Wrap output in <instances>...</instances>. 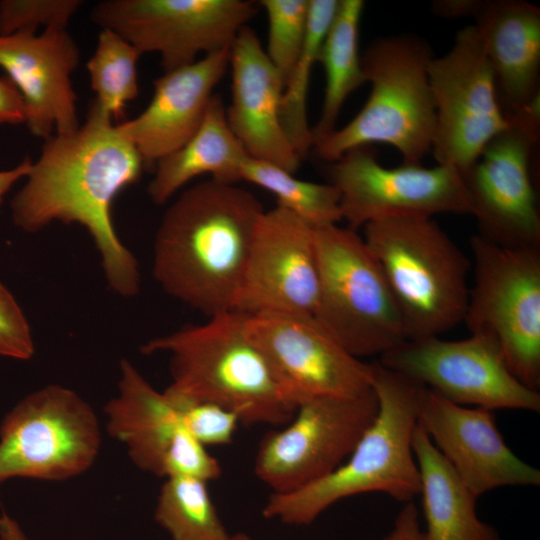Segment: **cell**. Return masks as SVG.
<instances>
[{"label":"cell","instance_id":"ffe728a7","mask_svg":"<svg viewBox=\"0 0 540 540\" xmlns=\"http://www.w3.org/2000/svg\"><path fill=\"white\" fill-rule=\"evenodd\" d=\"M232 102L226 108L227 124L245 152L290 173L301 158L280 122L283 81L256 32L244 26L230 47Z\"/></svg>","mask_w":540,"mask_h":540},{"label":"cell","instance_id":"44dd1931","mask_svg":"<svg viewBox=\"0 0 540 540\" xmlns=\"http://www.w3.org/2000/svg\"><path fill=\"white\" fill-rule=\"evenodd\" d=\"M230 48L157 78L154 94L137 117L117 124L135 146L145 170L180 149L200 127L213 90L229 66Z\"/></svg>","mask_w":540,"mask_h":540},{"label":"cell","instance_id":"603a6c76","mask_svg":"<svg viewBox=\"0 0 540 540\" xmlns=\"http://www.w3.org/2000/svg\"><path fill=\"white\" fill-rule=\"evenodd\" d=\"M119 369L118 393L104 407L107 432L125 445L134 465L162 477L164 456L182 425L177 408L129 360Z\"/></svg>","mask_w":540,"mask_h":540},{"label":"cell","instance_id":"4dcf8cb0","mask_svg":"<svg viewBox=\"0 0 540 540\" xmlns=\"http://www.w3.org/2000/svg\"><path fill=\"white\" fill-rule=\"evenodd\" d=\"M268 19L265 53L285 83L303 48L309 0H262Z\"/></svg>","mask_w":540,"mask_h":540},{"label":"cell","instance_id":"f1b7e54d","mask_svg":"<svg viewBox=\"0 0 540 540\" xmlns=\"http://www.w3.org/2000/svg\"><path fill=\"white\" fill-rule=\"evenodd\" d=\"M238 179L271 192L277 198V205L314 227L342 220L340 194L331 183L301 180L293 173L250 156L242 161Z\"/></svg>","mask_w":540,"mask_h":540},{"label":"cell","instance_id":"3957f363","mask_svg":"<svg viewBox=\"0 0 540 540\" xmlns=\"http://www.w3.org/2000/svg\"><path fill=\"white\" fill-rule=\"evenodd\" d=\"M247 316L236 310L220 313L153 338L140 350L168 354L172 381L167 392L217 404L245 425H285L298 406L249 336Z\"/></svg>","mask_w":540,"mask_h":540},{"label":"cell","instance_id":"d6986e66","mask_svg":"<svg viewBox=\"0 0 540 540\" xmlns=\"http://www.w3.org/2000/svg\"><path fill=\"white\" fill-rule=\"evenodd\" d=\"M79 49L66 28L0 35V67L19 90L29 131L44 140L79 128L71 75Z\"/></svg>","mask_w":540,"mask_h":540},{"label":"cell","instance_id":"d4e9b609","mask_svg":"<svg viewBox=\"0 0 540 540\" xmlns=\"http://www.w3.org/2000/svg\"><path fill=\"white\" fill-rule=\"evenodd\" d=\"M249 156L226 120V108L213 95L195 134L180 149L161 159L148 186L151 200L165 204L189 181L210 174L217 181L235 184L242 161Z\"/></svg>","mask_w":540,"mask_h":540},{"label":"cell","instance_id":"6da1fadb","mask_svg":"<svg viewBox=\"0 0 540 540\" xmlns=\"http://www.w3.org/2000/svg\"><path fill=\"white\" fill-rule=\"evenodd\" d=\"M143 170L135 146L93 100L83 125L45 140L11 201L13 223L29 233L55 221L81 225L93 239L109 288L133 297L140 290L139 265L116 233L111 207Z\"/></svg>","mask_w":540,"mask_h":540},{"label":"cell","instance_id":"60d3db41","mask_svg":"<svg viewBox=\"0 0 540 540\" xmlns=\"http://www.w3.org/2000/svg\"><path fill=\"white\" fill-rule=\"evenodd\" d=\"M229 540H252V539L247 534L236 533V534L230 535Z\"/></svg>","mask_w":540,"mask_h":540},{"label":"cell","instance_id":"9a60e30c","mask_svg":"<svg viewBox=\"0 0 540 540\" xmlns=\"http://www.w3.org/2000/svg\"><path fill=\"white\" fill-rule=\"evenodd\" d=\"M329 174L340 194L342 220L355 231L382 219L471 214L463 177L447 167L386 168L370 146H360L331 162Z\"/></svg>","mask_w":540,"mask_h":540},{"label":"cell","instance_id":"484cf974","mask_svg":"<svg viewBox=\"0 0 540 540\" xmlns=\"http://www.w3.org/2000/svg\"><path fill=\"white\" fill-rule=\"evenodd\" d=\"M364 6L362 0H339L322 44L318 62L323 65L326 85L320 118L311 128L313 145L336 130L344 102L366 82L358 50Z\"/></svg>","mask_w":540,"mask_h":540},{"label":"cell","instance_id":"7c38bea8","mask_svg":"<svg viewBox=\"0 0 540 540\" xmlns=\"http://www.w3.org/2000/svg\"><path fill=\"white\" fill-rule=\"evenodd\" d=\"M540 102L506 116L508 126L484 147L463 177L478 235L508 247H540V214L532 161Z\"/></svg>","mask_w":540,"mask_h":540},{"label":"cell","instance_id":"e0dca14e","mask_svg":"<svg viewBox=\"0 0 540 540\" xmlns=\"http://www.w3.org/2000/svg\"><path fill=\"white\" fill-rule=\"evenodd\" d=\"M319 292L315 228L277 205L262 214L236 311L313 315Z\"/></svg>","mask_w":540,"mask_h":540},{"label":"cell","instance_id":"83f0119b","mask_svg":"<svg viewBox=\"0 0 540 540\" xmlns=\"http://www.w3.org/2000/svg\"><path fill=\"white\" fill-rule=\"evenodd\" d=\"M154 519L170 540H229L207 483L186 477L165 478Z\"/></svg>","mask_w":540,"mask_h":540},{"label":"cell","instance_id":"8992f818","mask_svg":"<svg viewBox=\"0 0 540 540\" xmlns=\"http://www.w3.org/2000/svg\"><path fill=\"white\" fill-rule=\"evenodd\" d=\"M407 340L440 336L463 322L471 260L433 218H390L364 226Z\"/></svg>","mask_w":540,"mask_h":540},{"label":"cell","instance_id":"f546056e","mask_svg":"<svg viewBox=\"0 0 540 540\" xmlns=\"http://www.w3.org/2000/svg\"><path fill=\"white\" fill-rule=\"evenodd\" d=\"M140 52L110 29H102L87 62L94 101L115 121L125 116L127 103L138 95L136 65Z\"/></svg>","mask_w":540,"mask_h":540},{"label":"cell","instance_id":"30bf717a","mask_svg":"<svg viewBox=\"0 0 540 540\" xmlns=\"http://www.w3.org/2000/svg\"><path fill=\"white\" fill-rule=\"evenodd\" d=\"M435 108L431 151L437 165L464 177L489 141L508 126L493 67L474 25L428 67Z\"/></svg>","mask_w":540,"mask_h":540},{"label":"cell","instance_id":"ba28073f","mask_svg":"<svg viewBox=\"0 0 540 540\" xmlns=\"http://www.w3.org/2000/svg\"><path fill=\"white\" fill-rule=\"evenodd\" d=\"M473 285L463 323L494 337L512 374L540 387V247H508L470 238Z\"/></svg>","mask_w":540,"mask_h":540},{"label":"cell","instance_id":"836d02e7","mask_svg":"<svg viewBox=\"0 0 540 540\" xmlns=\"http://www.w3.org/2000/svg\"><path fill=\"white\" fill-rule=\"evenodd\" d=\"M221 474L220 462L181 425L164 456L162 477H186L208 483Z\"/></svg>","mask_w":540,"mask_h":540},{"label":"cell","instance_id":"1f68e13d","mask_svg":"<svg viewBox=\"0 0 540 540\" xmlns=\"http://www.w3.org/2000/svg\"><path fill=\"white\" fill-rule=\"evenodd\" d=\"M81 4L79 0H2L0 35L36 33L39 26L66 28Z\"/></svg>","mask_w":540,"mask_h":540},{"label":"cell","instance_id":"52a82bcc","mask_svg":"<svg viewBox=\"0 0 540 540\" xmlns=\"http://www.w3.org/2000/svg\"><path fill=\"white\" fill-rule=\"evenodd\" d=\"M318 301L313 316L351 355H378L407 340L381 266L363 237L338 224L316 226Z\"/></svg>","mask_w":540,"mask_h":540},{"label":"cell","instance_id":"d6a6232c","mask_svg":"<svg viewBox=\"0 0 540 540\" xmlns=\"http://www.w3.org/2000/svg\"><path fill=\"white\" fill-rule=\"evenodd\" d=\"M177 408L184 428L203 445H226L233 440L238 416L217 404L188 400L164 390Z\"/></svg>","mask_w":540,"mask_h":540},{"label":"cell","instance_id":"7402d4cb","mask_svg":"<svg viewBox=\"0 0 540 540\" xmlns=\"http://www.w3.org/2000/svg\"><path fill=\"white\" fill-rule=\"evenodd\" d=\"M474 19L505 115L525 112L540 101L539 7L521 0H481Z\"/></svg>","mask_w":540,"mask_h":540},{"label":"cell","instance_id":"d590c367","mask_svg":"<svg viewBox=\"0 0 540 540\" xmlns=\"http://www.w3.org/2000/svg\"><path fill=\"white\" fill-rule=\"evenodd\" d=\"M25 123L23 98L6 76L0 77V126L20 125Z\"/></svg>","mask_w":540,"mask_h":540},{"label":"cell","instance_id":"ab89813d","mask_svg":"<svg viewBox=\"0 0 540 540\" xmlns=\"http://www.w3.org/2000/svg\"><path fill=\"white\" fill-rule=\"evenodd\" d=\"M0 540H29L19 523L6 512L0 515Z\"/></svg>","mask_w":540,"mask_h":540},{"label":"cell","instance_id":"9c48e42d","mask_svg":"<svg viewBox=\"0 0 540 540\" xmlns=\"http://www.w3.org/2000/svg\"><path fill=\"white\" fill-rule=\"evenodd\" d=\"M101 442L92 406L68 387L46 385L23 397L0 424V484L79 476L95 463Z\"/></svg>","mask_w":540,"mask_h":540},{"label":"cell","instance_id":"e575fe53","mask_svg":"<svg viewBox=\"0 0 540 540\" xmlns=\"http://www.w3.org/2000/svg\"><path fill=\"white\" fill-rule=\"evenodd\" d=\"M34 353L29 322L12 293L0 282V356L26 361Z\"/></svg>","mask_w":540,"mask_h":540},{"label":"cell","instance_id":"ac0fdd59","mask_svg":"<svg viewBox=\"0 0 540 540\" xmlns=\"http://www.w3.org/2000/svg\"><path fill=\"white\" fill-rule=\"evenodd\" d=\"M417 424L476 497L504 486H538L540 471L504 442L491 410L453 403L421 385Z\"/></svg>","mask_w":540,"mask_h":540},{"label":"cell","instance_id":"5bb4252c","mask_svg":"<svg viewBox=\"0 0 540 540\" xmlns=\"http://www.w3.org/2000/svg\"><path fill=\"white\" fill-rule=\"evenodd\" d=\"M245 0H106L91 18L131 43L140 54L156 52L165 72L205 55L230 48L255 15Z\"/></svg>","mask_w":540,"mask_h":540},{"label":"cell","instance_id":"4fadbf2b","mask_svg":"<svg viewBox=\"0 0 540 540\" xmlns=\"http://www.w3.org/2000/svg\"><path fill=\"white\" fill-rule=\"evenodd\" d=\"M377 361L459 405L540 411L539 391L512 374L488 333H470L461 340L440 336L405 340Z\"/></svg>","mask_w":540,"mask_h":540},{"label":"cell","instance_id":"2e32d148","mask_svg":"<svg viewBox=\"0 0 540 540\" xmlns=\"http://www.w3.org/2000/svg\"><path fill=\"white\" fill-rule=\"evenodd\" d=\"M246 328L297 406L314 397H353L373 388V363L348 353L313 315H248Z\"/></svg>","mask_w":540,"mask_h":540},{"label":"cell","instance_id":"8fae6325","mask_svg":"<svg viewBox=\"0 0 540 540\" xmlns=\"http://www.w3.org/2000/svg\"><path fill=\"white\" fill-rule=\"evenodd\" d=\"M371 390L353 397H314L300 403L285 427L268 432L254 460V473L271 493H288L338 468L378 413Z\"/></svg>","mask_w":540,"mask_h":540},{"label":"cell","instance_id":"5b68a950","mask_svg":"<svg viewBox=\"0 0 540 540\" xmlns=\"http://www.w3.org/2000/svg\"><path fill=\"white\" fill-rule=\"evenodd\" d=\"M434 54L427 41L412 34L379 37L361 64L371 93L344 127L314 143L315 154L328 162L373 143L388 144L405 164H421L431 151L435 108L428 67Z\"/></svg>","mask_w":540,"mask_h":540},{"label":"cell","instance_id":"7a4b0ae2","mask_svg":"<svg viewBox=\"0 0 540 540\" xmlns=\"http://www.w3.org/2000/svg\"><path fill=\"white\" fill-rule=\"evenodd\" d=\"M262 203L215 179L184 190L166 209L153 245V276L171 297L208 317L233 311Z\"/></svg>","mask_w":540,"mask_h":540},{"label":"cell","instance_id":"74e56055","mask_svg":"<svg viewBox=\"0 0 540 540\" xmlns=\"http://www.w3.org/2000/svg\"><path fill=\"white\" fill-rule=\"evenodd\" d=\"M480 3L481 0H438L433 2L432 11L444 18L474 17Z\"/></svg>","mask_w":540,"mask_h":540},{"label":"cell","instance_id":"8d00e7d4","mask_svg":"<svg viewBox=\"0 0 540 540\" xmlns=\"http://www.w3.org/2000/svg\"><path fill=\"white\" fill-rule=\"evenodd\" d=\"M381 540H426L420 527L419 513L412 501L406 502L398 513L392 530Z\"/></svg>","mask_w":540,"mask_h":540},{"label":"cell","instance_id":"cb8c5ba5","mask_svg":"<svg viewBox=\"0 0 540 540\" xmlns=\"http://www.w3.org/2000/svg\"><path fill=\"white\" fill-rule=\"evenodd\" d=\"M412 449L420 473L426 540H500L476 513L477 498L417 424Z\"/></svg>","mask_w":540,"mask_h":540},{"label":"cell","instance_id":"4316f807","mask_svg":"<svg viewBox=\"0 0 540 540\" xmlns=\"http://www.w3.org/2000/svg\"><path fill=\"white\" fill-rule=\"evenodd\" d=\"M339 0H309L303 48L285 83L280 102V122L296 153L302 159L313 147L306 112L307 92L313 66L336 14Z\"/></svg>","mask_w":540,"mask_h":540},{"label":"cell","instance_id":"f35d334b","mask_svg":"<svg viewBox=\"0 0 540 540\" xmlns=\"http://www.w3.org/2000/svg\"><path fill=\"white\" fill-rule=\"evenodd\" d=\"M32 161L26 157L17 166L9 170L0 171V204L11 187L30 172Z\"/></svg>","mask_w":540,"mask_h":540},{"label":"cell","instance_id":"277c9868","mask_svg":"<svg viewBox=\"0 0 540 540\" xmlns=\"http://www.w3.org/2000/svg\"><path fill=\"white\" fill-rule=\"evenodd\" d=\"M372 387L378 413L338 468L288 493H271L262 515L290 525H308L336 502L358 494L381 492L409 502L420 494V473L412 449L421 387L373 362Z\"/></svg>","mask_w":540,"mask_h":540}]
</instances>
